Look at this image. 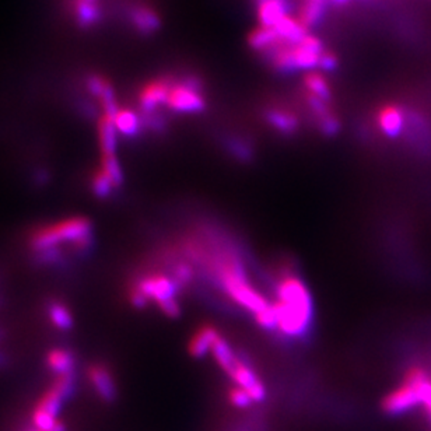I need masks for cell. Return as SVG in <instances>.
Segmentation results:
<instances>
[{
	"label": "cell",
	"instance_id": "1",
	"mask_svg": "<svg viewBox=\"0 0 431 431\" xmlns=\"http://www.w3.org/2000/svg\"><path fill=\"white\" fill-rule=\"evenodd\" d=\"M71 245L74 251H88L93 245V224L84 216L68 217L36 228L30 235V247L38 253L61 251Z\"/></svg>",
	"mask_w": 431,
	"mask_h": 431
},
{
	"label": "cell",
	"instance_id": "2",
	"mask_svg": "<svg viewBox=\"0 0 431 431\" xmlns=\"http://www.w3.org/2000/svg\"><path fill=\"white\" fill-rule=\"evenodd\" d=\"M218 279L227 294L241 307L258 314L270 303L248 282L243 265L233 258H228L218 266Z\"/></svg>",
	"mask_w": 431,
	"mask_h": 431
},
{
	"label": "cell",
	"instance_id": "3",
	"mask_svg": "<svg viewBox=\"0 0 431 431\" xmlns=\"http://www.w3.org/2000/svg\"><path fill=\"white\" fill-rule=\"evenodd\" d=\"M265 55L272 62L273 69H276L278 72L294 73L301 71L307 72L320 68V61L323 54L311 51L303 42L300 44L280 42Z\"/></svg>",
	"mask_w": 431,
	"mask_h": 431
},
{
	"label": "cell",
	"instance_id": "4",
	"mask_svg": "<svg viewBox=\"0 0 431 431\" xmlns=\"http://www.w3.org/2000/svg\"><path fill=\"white\" fill-rule=\"evenodd\" d=\"M273 304L279 318L278 329H280L282 333L290 338H301L307 333L314 317L313 305H297L282 301Z\"/></svg>",
	"mask_w": 431,
	"mask_h": 431
},
{
	"label": "cell",
	"instance_id": "5",
	"mask_svg": "<svg viewBox=\"0 0 431 431\" xmlns=\"http://www.w3.org/2000/svg\"><path fill=\"white\" fill-rule=\"evenodd\" d=\"M135 288L141 290L147 300H153L158 305L160 303L176 298L181 286L174 278L161 273H153L142 278Z\"/></svg>",
	"mask_w": 431,
	"mask_h": 431
},
{
	"label": "cell",
	"instance_id": "6",
	"mask_svg": "<svg viewBox=\"0 0 431 431\" xmlns=\"http://www.w3.org/2000/svg\"><path fill=\"white\" fill-rule=\"evenodd\" d=\"M167 107L178 113H199L206 109V101L202 93L195 91L178 81L174 83L170 91Z\"/></svg>",
	"mask_w": 431,
	"mask_h": 431
},
{
	"label": "cell",
	"instance_id": "7",
	"mask_svg": "<svg viewBox=\"0 0 431 431\" xmlns=\"http://www.w3.org/2000/svg\"><path fill=\"white\" fill-rule=\"evenodd\" d=\"M419 405H422L419 388L402 384L397 390L384 397L382 410L390 416H399Z\"/></svg>",
	"mask_w": 431,
	"mask_h": 431
},
{
	"label": "cell",
	"instance_id": "8",
	"mask_svg": "<svg viewBox=\"0 0 431 431\" xmlns=\"http://www.w3.org/2000/svg\"><path fill=\"white\" fill-rule=\"evenodd\" d=\"M174 80L163 77L147 83L139 93V106L146 113H153L161 104H167L170 91L174 86Z\"/></svg>",
	"mask_w": 431,
	"mask_h": 431
},
{
	"label": "cell",
	"instance_id": "9",
	"mask_svg": "<svg viewBox=\"0 0 431 431\" xmlns=\"http://www.w3.org/2000/svg\"><path fill=\"white\" fill-rule=\"evenodd\" d=\"M228 375L240 388L245 390L251 395L253 402H262L266 397L263 382L256 377L255 371L248 362H244L238 358Z\"/></svg>",
	"mask_w": 431,
	"mask_h": 431
},
{
	"label": "cell",
	"instance_id": "10",
	"mask_svg": "<svg viewBox=\"0 0 431 431\" xmlns=\"http://www.w3.org/2000/svg\"><path fill=\"white\" fill-rule=\"evenodd\" d=\"M278 301L297 304V305H313L310 290L304 282L295 276H286L280 280L276 288Z\"/></svg>",
	"mask_w": 431,
	"mask_h": 431
},
{
	"label": "cell",
	"instance_id": "11",
	"mask_svg": "<svg viewBox=\"0 0 431 431\" xmlns=\"http://www.w3.org/2000/svg\"><path fill=\"white\" fill-rule=\"evenodd\" d=\"M87 377L94 387L96 394L104 402H113L116 397V385L111 371L104 364H91L87 370Z\"/></svg>",
	"mask_w": 431,
	"mask_h": 431
},
{
	"label": "cell",
	"instance_id": "12",
	"mask_svg": "<svg viewBox=\"0 0 431 431\" xmlns=\"http://www.w3.org/2000/svg\"><path fill=\"white\" fill-rule=\"evenodd\" d=\"M221 338L220 332L213 325H205L195 332L188 345V352L195 359L205 358L209 352H212L216 342Z\"/></svg>",
	"mask_w": 431,
	"mask_h": 431
},
{
	"label": "cell",
	"instance_id": "13",
	"mask_svg": "<svg viewBox=\"0 0 431 431\" xmlns=\"http://www.w3.org/2000/svg\"><path fill=\"white\" fill-rule=\"evenodd\" d=\"M129 20L132 26L143 36H150L160 30L161 19L146 4H136L129 10Z\"/></svg>",
	"mask_w": 431,
	"mask_h": 431
},
{
	"label": "cell",
	"instance_id": "14",
	"mask_svg": "<svg viewBox=\"0 0 431 431\" xmlns=\"http://www.w3.org/2000/svg\"><path fill=\"white\" fill-rule=\"evenodd\" d=\"M288 0H265L258 4V20L260 27L275 29L288 14Z\"/></svg>",
	"mask_w": 431,
	"mask_h": 431
},
{
	"label": "cell",
	"instance_id": "15",
	"mask_svg": "<svg viewBox=\"0 0 431 431\" xmlns=\"http://www.w3.org/2000/svg\"><path fill=\"white\" fill-rule=\"evenodd\" d=\"M265 121L275 128L279 133L291 136L298 131V118L291 113L290 111L286 109H280V108H269L265 111L263 113Z\"/></svg>",
	"mask_w": 431,
	"mask_h": 431
},
{
	"label": "cell",
	"instance_id": "16",
	"mask_svg": "<svg viewBox=\"0 0 431 431\" xmlns=\"http://www.w3.org/2000/svg\"><path fill=\"white\" fill-rule=\"evenodd\" d=\"M378 126L388 138H397L405 126V118L399 108L384 107L378 112Z\"/></svg>",
	"mask_w": 431,
	"mask_h": 431
},
{
	"label": "cell",
	"instance_id": "17",
	"mask_svg": "<svg viewBox=\"0 0 431 431\" xmlns=\"http://www.w3.org/2000/svg\"><path fill=\"white\" fill-rule=\"evenodd\" d=\"M116 126L113 116L103 113L98 121V139L101 157L103 156H115L116 154Z\"/></svg>",
	"mask_w": 431,
	"mask_h": 431
},
{
	"label": "cell",
	"instance_id": "18",
	"mask_svg": "<svg viewBox=\"0 0 431 431\" xmlns=\"http://www.w3.org/2000/svg\"><path fill=\"white\" fill-rule=\"evenodd\" d=\"M275 30L280 36V39L286 44H300L308 36V29L300 20H295L290 16H286L283 20H280Z\"/></svg>",
	"mask_w": 431,
	"mask_h": 431
},
{
	"label": "cell",
	"instance_id": "19",
	"mask_svg": "<svg viewBox=\"0 0 431 431\" xmlns=\"http://www.w3.org/2000/svg\"><path fill=\"white\" fill-rule=\"evenodd\" d=\"M116 131L128 138H135L139 135L143 121L131 109H119L113 116Z\"/></svg>",
	"mask_w": 431,
	"mask_h": 431
},
{
	"label": "cell",
	"instance_id": "20",
	"mask_svg": "<svg viewBox=\"0 0 431 431\" xmlns=\"http://www.w3.org/2000/svg\"><path fill=\"white\" fill-rule=\"evenodd\" d=\"M283 42L280 39L279 34L276 33L275 29H266V27H259L253 30L250 36H248V44L252 49L259 51V52H269L272 48Z\"/></svg>",
	"mask_w": 431,
	"mask_h": 431
},
{
	"label": "cell",
	"instance_id": "21",
	"mask_svg": "<svg viewBox=\"0 0 431 431\" xmlns=\"http://www.w3.org/2000/svg\"><path fill=\"white\" fill-rule=\"evenodd\" d=\"M46 364L52 372H55L56 375H64L73 372L74 358L71 350H66L64 348H56L48 352Z\"/></svg>",
	"mask_w": 431,
	"mask_h": 431
},
{
	"label": "cell",
	"instance_id": "22",
	"mask_svg": "<svg viewBox=\"0 0 431 431\" xmlns=\"http://www.w3.org/2000/svg\"><path fill=\"white\" fill-rule=\"evenodd\" d=\"M212 355L215 358L218 367L228 374L231 371V368L234 367L235 361L238 360V356L234 353L231 345L228 343V340H225L224 338H220L212 349Z\"/></svg>",
	"mask_w": 431,
	"mask_h": 431
},
{
	"label": "cell",
	"instance_id": "23",
	"mask_svg": "<svg viewBox=\"0 0 431 431\" xmlns=\"http://www.w3.org/2000/svg\"><path fill=\"white\" fill-rule=\"evenodd\" d=\"M48 317L58 329L68 330L73 326L72 313L62 301H51L48 304Z\"/></svg>",
	"mask_w": 431,
	"mask_h": 431
},
{
	"label": "cell",
	"instance_id": "24",
	"mask_svg": "<svg viewBox=\"0 0 431 431\" xmlns=\"http://www.w3.org/2000/svg\"><path fill=\"white\" fill-rule=\"evenodd\" d=\"M74 4V14L78 20L80 24L83 26H91L94 24L98 17L100 11L96 4V1H88V0H73Z\"/></svg>",
	"mask_w": 431,
	"mask_h": 431
},
{
	"label": "cell",
	"instance_id": "25",
	"mask_svg": "<svg viewBox=\"0 0 431 431\" xmlns=\"http://www.w3.org/2000/svg\"><path fill=\"white\" fill-rule=\"evenodd\" d=\"M304 81H305L307 93H311V94L320 97L321 100L326 101V103L330 101V98H332L330 87H329L328 81L323 78L320 73H307Z\"/></svg>",
	"mask_w": 431,
	"mask_h": 431
},
{
	"label": "cell",
	"instance_id": "26",
	"mask_svg": "<svg viewBox=\"0 0 431 431\" xmlns=\"http://www.w3.org/2000/svg\"><path fill=\"white\" fill-rule=\"evenodd\" d=\"M100 168L107 174L115 188H119L123 183V171L118 161L116 154L115 156H103Z\"/></svg>",
	"mask_w": 431,
	"mask_h": 431
},
{
	"label": "cell",
	"instance_id": "27",
	"mask_svg": "<svg viewBox=\"0 0 431 431\" xmlns=\"http://www.w3.org/2000/svg\"><path fill=\"white\" fill-rule=\"evenodd\" d=\"M113 183L112 181L109 180L107 174L98 168L94 174H93V178H91V189L94 192L96 196L98 198H107L111 195L112 189H113Z\"/></svg>",
	"mask_w": 431,
	"mask_h": 431
},
{
	"label": "cell",
	"instance_id": "28",
	"mask_svg": "<svg viewBox=\"0 0 431 431\" xmlns=\"http://www.w3.org/2000/svg\"><path fill=\"white\" fill-rule=\"evenodd\" d=\"M255 321L262 329H266V330L276 329L278 323H279V318H278V311H276L275 304H269L265 310L255 314Z\"/></svg>",
	"mask_w": 431,
	"mask_h": 431
},
{
	"label": "cell",
	"instance_id": "29",
	"mask_svg": "<svg viewBox=\"0 0 431 431\" xmlns=\"http://www.w3.org/2000/svg\"><path fill=\"white\" fill-rule=\"evenodd\" d=\"M317 122H318V129L326 138H333L340 131V121L338 119V116L333 112H330L329 115L318 119Z\"/></svg>",
	"mask_w": 431,
	"mask_h": 431
},
{
	"label": "cell",
	"instance_id": "30",
	"mask_svg": "<svg viewBox=\"0 0 431 431\" xmlns=\"http://www.w3.org/2000/svg\"><path fill=\"white\" fill-rule=\"evenodd\" d=\"M228 400H230V403H231L233 406L240 407V409H247V407L252 406V403H255L251 395H250L245 390H243V388H240V387L231 388V390H230V392H228Z\"/></svg>",
	"mask_w": 431,
	"mask_h": 431
},
{
	"label": "cell",
	"instance_id": "31",
	"mask_svg": "<svg viewBox=\"0 0 431 431\" xmlns=\"http://www.w3.org/2000/svg\"><path fill=\"white\" fill-rule=\"evenodd\" d=\"M173 278L176 279V282L180 286L189 285L193 280V269L189 263H185V262L177 263L173 270Z\"/></svg>",
	"mask_w": 431,
	"mask_h": 431
},
{
	"label": "cell",
	"instance_id": "32",
	"mask_svg": "<svg viewBox=\"0 0 431 431\" xmlns=\"http://www.w3.org/2000/svg\"><path fill=\"white\" fill-rule=\"evenodd\" d=\"M158 308L168 318H178V317H181V314H182L180 303L177 301V298H171V300H167L164 303H160Z\"/></svg>",
	"mask_w": 431,
	"mask_h": 431
},
{
	"label": "cell",
	"instance_id": "33",
	"mask_svg": "<svg viewBox=\"0 0 431 431\" xmlns=\"http://www.w3.org/2000/svg\"><path fill=\"white\" fill-rule=\"evenodd\" d=\"M339 66V61L338 58L332 54V52H325L323 51L321 55V61H320V69L323 72H335Z\"/></svg>",
	"mask_w": 431,
	"mask_h": 431
},
{
	"label": "cell",
	"instance_id": "34",
	"mask_svg": "<svg viewBox=\"0 0 431 431\" xmlns=\"http://www.w3.org/2000/svg\"><path fill=\"white\" fill-rule=\"evenodd\" d=\"M129 298H131V303L136 307V308H144L148 303L147 297L144 295L143 293L141 290H138L136 288H131L129 291Z\"/></svg>",
	"mask_w": 431,
	"mask_h": 431
},
{
	"label": "cell",
	"instance_id": "35",
	"mask_svg": "<svg viewBox=\"0 0 431 431\" xmlns=\"http://www.w3.org/2000/svg\"><path fill=\"white\" fill-rule=\"evenodd\" d=\"M230 148H231V151H234V153L237 154V157H240V158H250V156H251L250 147H248L247 144L240 142V141H233L231 144H230Z\"/></svg>",
	"mask_w": 431,
	"mask_h": 431
},
{
	"label": "cell",
	"instance_id": "36",
	"mask_svg": "<svg viewBox=\"0 0 431 431\" xmlns=\"http://www.w3.org/2000/svg\"><path fill=\"white\" fill-rule=\"evenodd\" d=\"M27 431H41V430H36V429H33V430H27Z\"/></svg>",
	"mask_w": 431,
	"mask_h": 431
}]
</instances>
